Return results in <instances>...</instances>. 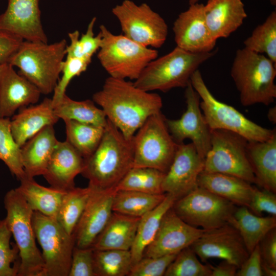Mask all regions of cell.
<instances>
[{
    "instance_id": "1",
    "label": "cell",
    "mask_w": 276,
    "mask_h": 276,
    "mask_svg": "<svg viewBox=\"0 0 276 276\" xmlns=\"http://www.w3.org/2000/svg\"><path fill=\"white\" fill-rule=\"evenodd\" d=\"M93 100L128 139L133 137L150 116L161 112L163 107L159 95L141 89L126 79L110 76L93 95Z\"/></svg>"
},
{
    "instance_id": "2",
    "label": "cell",
    "mask_w": 276,
    "mask_h": 276,
    "mask_svg": "<svg viewBox=\"0 0 276 276\" xmlns=\"http://www.w3.org/2000/svg\"><path fill=\"white\" fill-rule=\"evenodd\" d=\"M132 138L128 139L108 119L95 151L84 159L81 174L88 185L101 189L116 188L133 167Z\"/></svg>"
},
{
    "instance_id": "3",
    "label": "cell",
    "mask_w": 276,
    "mask_h": 276,
    "mask_svg": "<svg viewBox=\"0 0 276 276\" xmlns=\"http://www.w3.org/2000/svg\"><path fill=\"white\" fill-rule=\"evenodd\" d=\"M67 45L65 39L52 43L23 40L8 63L18 67L41 94L48 95L59 79Z\"/></svg>"
},
{
    "instance_id": "4",
    "label": "cell",
    "mask_w": 276,
    "mask_h": 276,
    "mask_svg": "<svg viewBox=\"0 0 276 276\" xmlns=\"http://www.w3.org/2000/svg\"><path fill=\"white\" fill-rule=\"evenodd\" d=\"M231 75L243 106L268 105L274 101L276 63L266 56L245 48L237 50Z\"/></svg>"
},
{
    "instance_id": "5",
    "label": "cell",
    "mask_w": 276,
    "mask_h": 276,
    "mask_svg": "<svg viewBox=\"0 0 276 276\" xmlns=\"http://www.w3.org/2000/svg\"><path fill=\"white\" fill-rule=\"evenodd\" d=\"M217 51L215 49L193 53L176 47L167 54L150 61L133 83L146 91L167 92L174 88H185L194 72Z\"/></svg>"
},
{
    "instance_id": "6",
    "label": "cell",
    "mask_w": 276,
    "mask_h": 276,
    "mask_svg": "<svg viewBox=\"0 0 276 276\" xmlns=\"http://www.w3.org/2000/svg\"><path fill=\"white\" fill-rule=\"evenodd\" d=\"M101 43L97 57L110 77L136 80L158 51L137 43L124 35L112 34L104 25L100 26Z\"/></svg>"
},
{
    "instance_id": "7",
    "label": "cell",
    "mask_w": 276,
    "mask_h": 276,
    "mask_svg": "<svg viewBox=\"0 0 276 276\" xmlns=\"http://www.w3.org/2000/svg\"><path fill=\"white\" fill-rule=\"evenodd\" d=\"M190 82L200 97V109L210 130L229 131L248 142L267 141L275 132V129H267L255 123L234 107L216 99L206 85L199 70L192 75Z\"/></svg>"
},
{
    "instance_id": "8",
    "label": "cell",
    "mask_w": 276,
    "mask_h": 276,
    "mask_svg": "<svg viewBox=\"0 0 276 276\" xmlns=\"http://www.w3.org/2000/svg\"><path fill=\"white\" fill-rule=\"evenodd\" d=\"M4 205L7 212L5 220L19 251L18 276H41L44 263L36 244L32 224L34 211L15 189L6 193Z\"/></svg>"
},
{
    "instance_id": "9",
    "label": "cell",
    "mask_w": 276,
    "mask_h": 276,
    "mask_svg": "<svg viewBox=\"0 0 276 276\" xmlns=\"http://www.w3.org/2000/svg\"><path fill=\"white\" fill-rule=\"evenodd\" d=\"M133 167H147L166 173L174 158L177 144L166 118L159 112L150 116L132 137Z\"/></svg>"
},
{
    "instance_id": "10",
    "label": "cell",
    "mask_w": 276,
    "mask_h": 276,
    "mask_svg": "<svg viewBox=\"0 0 276 276\" xmlns=\"http://www.w3.org/2000/svg\"><path fill=\"white\" fill-rule=\"evenodd\" d=\"M32 224L42 250L41 276H68L75 246L74 235L68 234L56 219L37 211L33 212Z\"/></svg>"
},
{
    "instance_id": "11",
    "label": "cell",
    "mask_w": 276,
    "mask_h": 276,
    "mask_svg": "<svg viewBox=\"0 0 276 276\" xmlns=\"http://www.w3.org/2000/svg\"><path fill=\"white\" fill-rule=\"evenodd\" d=\"M211 147L204 158L203 171L226 174L256 183L247 153L248 141L222 129L211 130Z\"/></svg>"
},
{
    "instance_id": "12",
    "label": "cell",
    "mask_w": 276,
    "mask_h": 276,
    "mask_svg": "<svg viewBox=\"0 0 276 276\" xmlns=\"http://www.w3.org/2000/svg\"><path fill=\"white\" fill-rule=\"evenodd\" d=\"M172 208L188 224L209 231L228 223L237 207L231 201L197 186L176 200Z\"/></svg>"
},
{
    "instance_id": "13",
    "label": "cell",
    "mask_w": 276,
    "mask_h": 276,
    "mask_svg": "<svg viewBox=\"0 0 276 276\" xmlns=\"http://www.w3.org/2000/svg\"><path fill=\"white\" fill-rule=\"evenodd\" d=\"M120 22L123 35L137 43L159 48L165 42L168 26L163 18L146 3L136 5L124 0L112 9Z\"/></svg>"
},
{
    "instance_id": "14",
    "label": "cell",
    "mask_w": 276,
    "mask_h": 276,
    "mask_svg": "<svg viewBox=\"0 0 276 276\" xmlns=\"http://www.w3.org/2000/svg\"><path fill=\"white\" fill-rule=\"evenodd\" d=\"M186 111L177 120L166 119L171 136L177 144L190 139L199 155L204 159L211 149V130L200 107V99L190 81L185 87Z\"/></svg>"
},
{
    "instance_id": "15",
    "label": "cell",
    "mask_w": 276,
    "mask_h": 276,
    "mask_svg": "<svg viewBox=\"0 0 276 276\" xmlns=\"http://www.w3.org/2000/svg\"><path fill=\"white\" fill-rule=\"evenodd\" d=\"M190 247L203 262L220 259L238 268L249 255L239 233L229 223L205 231Z\"/></svg>"
},
{
    "instance_id": "16",
    "label": "cell",
    "mask_w": 276,
    "mask_h": 276,
    "mask_svg": "<svg viewBox=\"0 0 276 276\" xmlns=\"http://www.w3.org/2000/svg\"><path fill=\"white\" fill-rule=\"evenodd\" d=\"M204 159L192 143L178 144L172 164L165 173L163 193L177 200L196 188L198 177L203 171Z\"/></svg>"
},
{
    "instance_id": "17",
    "label": "cell",
    "mask_w": 276,
    "mask_h": 276,
    "mask_svg": "<svg viewBox=\"0 0 276 276\" xmlns=\"http://www.w3.org/2000/svg\"><path fill=\"white\" fill-rule=\"evenodd\" d=\"M172 208L163 216L159 228L145 248L143 257L177 254L190 246L206 231L185 222Z\"/></svg>"
},
{
    "instance_id": "18",
    "label": "cell",
    "mask_w": 276,
    "mask_h": 276,
    "mask_svg": "<svg viewBox=\"0 0 276 276\" xmlns=\"http://www.w3.org/2000/svg\"><path fill=\"white\" fill-rule=\"evenodd\" d=\"M91 187L90 196L73 234L75 246L79 248L91 246L113 213L112 202L116 189Z\"/></svg>"
},
{
    "instance_id": "19",
    "label": "cell",
    "mask_w": 276,
    "mask_h": 276,
    "mask_svg": "<svg viewBox=\"0 0 276 276\" xmlns=\"http://www.w3.org/2000/svg\"><path fill=\"white\" fill-rule=\"evenodd\" d=\"M203 4L190 5L179 14L173 24L176 47L189 52L201 53L214 49L216 40L210 34L206 24Z\"/></svg>"
},
{
    "instance_id": "20",
    "label": "cell",
    "mask_w": 276,
    "mask_h": 276,
    "mask_svg": "<svg viewBox=\"0 0 276 276\" xmlns=\"http://www.w3.org/2000/svg\"><path fill=\"white\" fill-rule=\"evenodd\" d=\"M0 15V29L24 40L48 42L41 21L39 0H7Z\"/></svg>"
},
{
    "instance_id": "21",
    "label": "cell",
    "mask_w": 276,
    "mask_h": 276,
    "mask_svg": "<svg viewBox=\"0 0 276 276\" xmlns=\"http://www.w3.org/2000/svg\"><path fill=\"white\" fill-rule=\"evenodd\" d=\"M41 94L13 66L8 63L4 64L0 84V118H10L18 109L36 104Z\"/></svg>"
},
{
    "instance_id": "22",
    "label": "cell",
    "mask_w": 276,
    "mask_h": 276,
    "mask_svg": "<svg viewBox=\"0 0 276 276\" xmlns=\"http://www.w3.org/2000/svg\"><path fill=\"white\" fill-rule=\"evenodd\" d=\"M83 165L84 158L71 145L58 141L43 176L51 187L66 191L75 187Z\"/></svg>"
},
{
    "instance_id": "23",
    "label": "cell",
    "mask_w": 276,
    "mask_h": 276,
    "mask_svg": "<svg viewBox=\"0 0 276 276\" xmlns=\"http://www.w3.org/2000/svg\"><path fill=\"white\" fill-rule=\"evenodd\" d=\"M203 13L210 34L216 40L228 37L247 17L241 0H208Z\"/></svg>"
},
{
    "instance_id": "24",
    "label": "cell",
    "mask_w": 276,
    "mask_h": 276,
    "mask_svg": "<svg viewBox=\"0 0 276 276\" xmlns=\"http://www.w3.org/2000/svg\"><path fill=\"white\" fill-rule=\"evenodd\" d=\"M59 119L55 115L52 99L45 98L39 104L19 109L10 121L12 135L21 147L30 138L48 125H53Z\"/></svg>"
},
{
    "instance_id": "25",
    "label": "cell",
    "mask_w": 276,
    "mask_h": 276,
    "mask_svg": "<svg viewBox=\"0 0 276 276\" xmlns=\"http://www.w3.org/2000/svg\"><path fill=\"white\" fill-rule=\"evenodd\" d=\"M53 125H48L28 140L21 147L26 176L43 175L58 142Z\"/></svg>"
},
{
    "instance_id": "26",
    "label": "cell",
    "mask_w": 276,
    "mask_h": 276,
    "mask_svg": "<svg viewBox=\"0 0 276 276\" xmlns=\"http://www.w3.org/2000/svg\"><path fill=\"white\" fill-rule=\"evenodd\" d=\"M197 184L240 206H248L255 189L250 183L240 178L216 172H201Z\"/></svg>"
},
{
    "instance_id": "27",
    "label": "cell",
    "mask_w": 276,
    "mask_h": 276,
    "mask_svg": "<svg viewBox=\"0 0 276 276\" xmlns=\"http://www.w3.org/2000/svg\"><path fill=\"white\" fill-rule=\"evenodd\" d=\"M247 153L256 184L275 193L276 132L265 141H248Z\"/></svg>"
},
{
    "instance_id": "28",
    "label": "cell",
    "mask_w": 276,
    "mask_h": 276,
    "mask_svg": "<svg viewBox=\"0 0 276 276\" xmlns=\"http://www.w3.org/2000/svg\"><path fill=\"white\" fill-rule=\"evenodd\" d=\"M140 218L113 212L91 247L94 250H130Z\"/></svg>"
},
{
    "instance_id": "29",
    "label": "cell",
    "mask_w": 276,
    "mask_h": 276,
    "mask_svg": "<svg viewBox=\"0 0 276 276\" xmlns=\"http://www.w3.org/2000/svg\"><path fill=\"white\" fill-rule=\"evenodd\" d=\"M228 223L239 233L249 254L264 237L276 227L275 216L261 217L245 206L236 208Z\"/></svg>"
},
{
    "instance_id": "30",
    "label": "cell",
    "mask_w": 276,
    "mask_h": 276,
    "mask_svg": "<svg viewBox=\"0 0 276 276\" xmlns=\"http://www.w3.org/2000/svg\"><path fill=\"white\" fill-rule=\"evenodd\" d=\"M15 189L33 211L56 219L66 191L40 185L34 178L25 177Z\"/></svg>"
},
{
    "instance_id": "31",
    "label": "cell",
    "mask_w": 276,
    "mask_h": 276,
    "mask_svg": "<svg viewBox=\"0 0 276 276\" xmlns=\"http://www.w3.org/2000/svg\"><path fill=\"white\" fill-rule=\"evenodd\" d=\"M176 200L173 196L166 193L165 198L158 205L140 218L130 250L133 265L143 258L145 249L154 239L163 216Z\"/></svg>"
},
{
    "instance_id": "32",
    "label": "cell",
    "mask_w": 276,
    "mask_h": 276,
    "mask_svg": "<svg viewBox=\"0 0 276 276\" xmlns=\"http://www.w3.org/2000/svg\"><path fill=\"white\" fill-rule=\"evenodd\" d=\"M55 115L63 121L70 120L104 127L107 122L101 108L97 107L93 100L76 101L66 94L54 107Z\"/></svg>"
},
{
    "instance_id": "33",
    "label": "cell",
    "mask_w": 276,
    "mask_h": 276,
    "mask_svg": "<svg viewBox=\"0 0 276 276\" xmlns=\"http://www.w3.org/2000/svg\"><path fill=\"white\" fill-rule=\"evenodd\" d=\"M166 193L154 194L129 190H116L112 202L113 212L141 217L158 205Z\"/></svg>"
},
{
    "instance_id": "34",
    "label": "cell",
    "mask_w": 276,
    "mask_h": 276,
    "mask_svg": "<svg viewBox=\"0 0 276 276\" xmlns=\"http://www.w3.org/2000/svg\"><path fill=\"white\" fill-rule=\"evenodd\" d=\"M93 190L88 185L86 188H76L66 191L56 220L70 235H72L86 207Z\"/></svg>"
},
{
    "instance_id": "35",
    "label": "cell",
    "mask_w": 276,
    "mask_h": 276,
    "mask_svg": "<svg viewBox=\"0 0 276 276\" xmlns=\"http://www.w3.org/2000/svg\"><path fill=\"white\" fill-rule=\"evenodd\" d=\"M66 141L85 159L96 149L103 135L104 127L74 120H64Z\"/></svg>"
},
{
    "instance_id": "36",
    "label": "cell",
    "mask_w": 276,
    "mask_h": 276,
    "mask_svg": "<svg viewBox=\"0 0 276 276\" xmlns=\"http://www.w3.org/2000/svg\"><path fill=\"white\" fill-rule=\"evenodd\" d=\"M165 173L147 167H132L116 187L117 190H129L149 194H163Z\"/></svg>"
},
{
    "instance_id": "37",
    "label": "cell",
    "mask_w": 276,
    "mask_h": 276,
    "mask_svg": "<svg viewBox=\"0 0 276 276\" xmlns=\"http://www.w3.org/2000/svg\"><path fill=\"white\" fill-rule=\"evenodd\" d=\"M94 263L96 276L128 275L133 265L130 250L120 249H94Z\"/></svg>"
},
{
    "instance_id": "38",
    "label": "cell",
    "mask_w": 276,
    "mask_h": 276,
    "mask_svg": "<svg viewBox=\"0 0 276 276\" xmlns=\"http://www.w3.org/2000/svg\"><path fill=\"white\" fill-rule=\"evenodd\" d=\"M245 48L266 56L276 63V11H273L262 24L252 31L243 42Z\"/></svg>"
},
{
    "instance_id": "39",
    "label": "cell",
    "mask_w": 276,
    "mask_h": 276,
    "mask_svg": "<svg viewBox=\"0 0 276 276\" xmlns=\"http://www.w3.org/2000/svg\"><path fill=\"white\" fill-rule=\"evenodd\" d=\"M10 118H0V159L17 179L26 177L24 169L21 147L12 135Z\"/></svg>"
},
{
    "instance_id": "40",
    "label": "cell",
    "mask_w": 276,
    "mask_h": 276,
    "mask_svg": "<svg viewBox=\"0 0 276 276\" xmlns=\"http://www.w3.org/2000/svg\"><path fill=\"white\" fill-rule=\"evenodd\" d=\"M94 17L89 22L86 31L80 37L78 30L68 34L70 43L66 48V55L91 59L99 50L101 43V35L99 32L95 35L94 28L96 21Z\"/></svg>"
},
{
    "instance_id": "41",
    "label": "cell",
    "mask_w": 276,
    "mask_h": 276,
    "mask_svg": "<svg viewBox=\"0 0 276 276\" xmlns=\"http://www.w3.org/2000/svg\"><path fill=\"white\" fill-rule=\"evenodd\" d=\"M210 265L203 264L191 248L180 251L166 269L165 276H211Z\"/></svg>"
},
{
    "instance_id": "42",
    "label": "cell",
    "mask_w": 276,
    "mask_h": 276,
    "mask_svg": "<svg viewBox=\"0 0 276 276\" xmlns=\"http://www.w3.org/2000/svg\"><path fill=\"white\" fill-rule=\"evenodd\" d=\"M12 234L5 219L0 220V276H18L20 265L19 249L10 242Z\"/></svg>"
},
{
    "instance_id": "43",
    "label": "cell",
    "mask_w": 276,
    "mask_h": 276,
    "mask_svg": "<svg viewBox=\"0 0 276 276\" xmlns=\"http://www.w3.org/2000/svg\"><path fill=\"white\" fill-rule=\"evenodd\" d=\"M91 59L66 55L62 65V76L59 78L54 90L52 99L54 107L66 94L65 91L71 81L85 72Z\"/></svg>"
},
{
    "instance_id": "44",
    "label": "cell",
    "mask_w": 276,
    "mask_h": 276,
    "mask_svg": "<svg viewBox=\"0 0 276 276\" xmlns=\"http://www.w3.org/2000/svg\"><path fill=\"white\" fill-rule=\"evenodd\" d=\"M178 254V253H177ZM177 254L156 257H143L133 264L129 276H162Z\"/></svg>"
},
{
    "instance_id": "45",
    "label": "cell",
    "mask_w": 276,
    "mask_h": 276,
    "mask_svg": "<svg viewBox=\"0 0 276 276\" xmlns=\"http://www.w3.org/2000/svg\"><path fill=\"white\" fill-rule=\"evenodd\" d=\"M68 276H96L93 248L74 247Z\"/></svg>"
},
{
    "instance_id": "46",
    "label": "cell",
    "mask_w": 276,
    "mask_h": 276,
    "mask_svg": "<svg viewBox=\"0 0 276 276\" xmlns=\"http://www.w3.org/2000/svg\"><path fill=\"white\" fill-rule=\"evenodd\" d=\"M257 215L263 212L276 216V196L275 193L263 189L255 188L250 201L247 207Z\"/></svg>"
},
{
    "instance_id": "47",
    "label": "cell",
    "mask_w": 276,
    "mask_h": 276,
    "mask_svg": "<svg viewBox=\"0 0 276 276\" xmlns=\"http://www.w3.org/2000/svg\"><path fill=\"white\" fill-rule=\"evenodd\" d=\"M262 262L259 244H258L238 268L236 276H263Z\"/></svg>"
},
{
    "instance_id": "48",
    "label": "cell",
    "mask_w": 276,
    "mask_h": 276,
    "mask_svg": "<svg viewBox=\"0 0 276 276\" xmlns=\"http://www.w3.org/2000/svg\"><path fill=\"white\" fill-rule=\"evenodd\" d=\"M23 40L15 35L0 29V64L8 62Z\"/></svg>"
},
{
    "instance_id": "49",
    "label": "cell",
    "mask_w": 276,
    "mask_h": 276,
    "mask_svg": "<svg viewBox=\"0 0 276 276\" xmlns=\"http://www.w3.org/2000/svg\"><path fill=\"white\" fill-rule=\"evenodd\" d=\"M259 244L262 262L276 269V229L269 231Z\"/></svg>"
},
{
    "instance_id": "50",
    "label": "cell",
    "mask_w": 276,
    "mask_h": 276,
    "mask_svg": "<svg viewBox=\"0 0 276 276\" xmlns=\"http://www.w3.org/2000/svg\"><path fill=\"white\" fill-rule=\"evenodd\" d=\"M210 266L211 269V276H236L238 269L235 264L225 260L215 266L210 265Z\"/></svg>"
},
{
    "instance_id": "51",
    "label": "cell",
    "mask_w": 276,
    "mask_h": 276,
    "mask_svg": "<svg viewBox=\"0 0 276 276\" xmlns=\"http://www.w3.org/2000/svg\"><path fill=\"white\" fill-rule=\"evenodd\" d=\"M262 270L263 275L275 276L276 269L274 268L263 262H262Z\"/></svg>"
},
{
    "instance_id": "52",
    "label": "cell",
    "mask_w": 276,
    "mask_h": 276,
    "mask_svg": "<svg viewBox=\"0 0 276 276\" xmlns=\"http://www.w3.org/2000/svg\"><path fill=\"white\" fill-rule=\"evenodd\" d=\"M275 107L270 108L268 112V117L271 122L275 123Z\"/></svg>"
},
{
    "instance_id": "53",
    "label": "cell",
    "mask_w": 276,
    "mask_h": 276,
    "mask_svg": "<svg viewBox=\"0 0 276 276\" xmlns=\"http://www.w3.org/2000/svg\"><path fill=\"white\" fill-rule=\"evenodd\" d=\"M5 64V63H4V64H0V84H1V80L2 74L4 65Z\"/></svg>"
},
{
    "instance_id": "54",
    "label": "cell",
    "mask_w": 276,
    "mask_h": 276,
    "mask_svg": "<svg viewBox=\"0 0 276 276\" xmlns=\"http://www.w3.org/2000/svg\"><path fill=\"white\" fill-rule=\"evenodd\" d=\"M199 0H189V5H192V4H194L195 3H197L198 2Z\"/></svg>"
},
{
    "instance_id": "55",
    "label": "cell",
    "mask_w": 276,
    "mask_h": 276,
    "mask_svg": "<svg viewBox=\"0 0 276 276\" xmlns=\"http://www.w3.org/2000/svg\"><path fill=\"white\" fill-rule=\"evenodd\" d=\"M270 4L273 6H275L276 5V0H269Z\"/></svg>"
}]
</instances>
